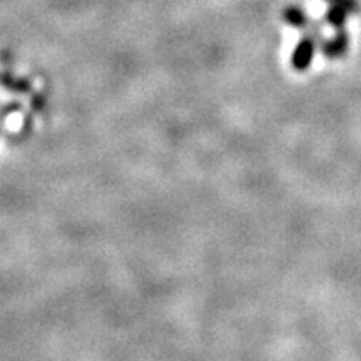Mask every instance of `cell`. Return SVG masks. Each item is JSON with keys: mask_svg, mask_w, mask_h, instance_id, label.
Listing matches in <instances>:
<instances>
[{"mask_svg": "<svg viewBox=\"0 0 361 361\" xmlns=\"http://www.w3.org/2000/svg\"><path fill=\"white\" fill-rule=\"evenodd\" d=\"M316 47H318V42L311 37V35L305 34L303 39L296 44L295 51L291 54V67L296 72H305L310 69L311 62L314 59Z\"/></svg>", "mask_w": 361, "mask_h": 361, "instance_id": "obj_1", "label": "cell"}, {"mask_svg": "<svg viewBox=\"0 0 361 361\" xmlns=\"http://www.w3.org/2000/svg\"><path fill=\"white\" fill-rule=\"evenodd\" d=\"M319 49L323 51L324 57H328V59L345 57L346 52H348V49H350V34L346 32L345 29L336 30L335 37L323 40V44L319 45Z\"/></svg>", "mask_w": 361, "mask_h": 361, "instance_id": "obj_2", "label": "cell"}, {"mask_svg": "<svg viewBox=\"0 0 361 361\" xmlns=\"http://www.w3.org/2000/svg\"><path fill=\"white\" fill-rule=\"evenodd\" d=\"M283 19L288 25H291L293 29H298V30H308V27L311 25L310 17L306 16L303 8L298 6H290L284 8Z\"/></svg>", "mask_w": 361, "mask_h": 361, "instance_id": "obj_3", "label": "cell"}, {"mask_svg": "<svg viewBox=\"0 0 361 361\" xmlns=\"http://www.w3.org/2000/svg\"><path fill=\"white\" fill-rule=\"evenodd\" d=\"M348 16H350V13L346 12L345 8L336 6V4H331V6L328 7L324 19H326V22L333 27V29L341 30V29H345L346 20H348Z\"/></svg>", "mask_w": 361, "mask_h": 361, "instance_id": "obj_4", "label": "cell"}, {"mask_svg": "<svg viewBox=\"0 0 361 361\" xmlns=\"http://www.w3.org/2000/svg\"><path fill=\"white\" fill-rule=\"evenodd\" d=\"M0 84L11 90H17V92H25L30 89V84L25 79H16L11 74H0Z\"/></svg>", "mask_w": 361, "mask_h": 361, "instance_id": "obj_5", "label": "cell"}, {"mask_svg": "<svg viewBox=\"0 0 361 361\" xmlns=\"http://www.w3.org/2000/svg\"><path fill=\"white\" fill-rule=\"evenodd\" d=\"M329 4H336V6L343 7L346 12L351 13V16H353V13H358L361 11V6H360L358 0H331Z\"/></svg>", "mask_w": 361, "mask_h": 361, "instance_id": "obj_6", "label": "cell"}]
</instances>
